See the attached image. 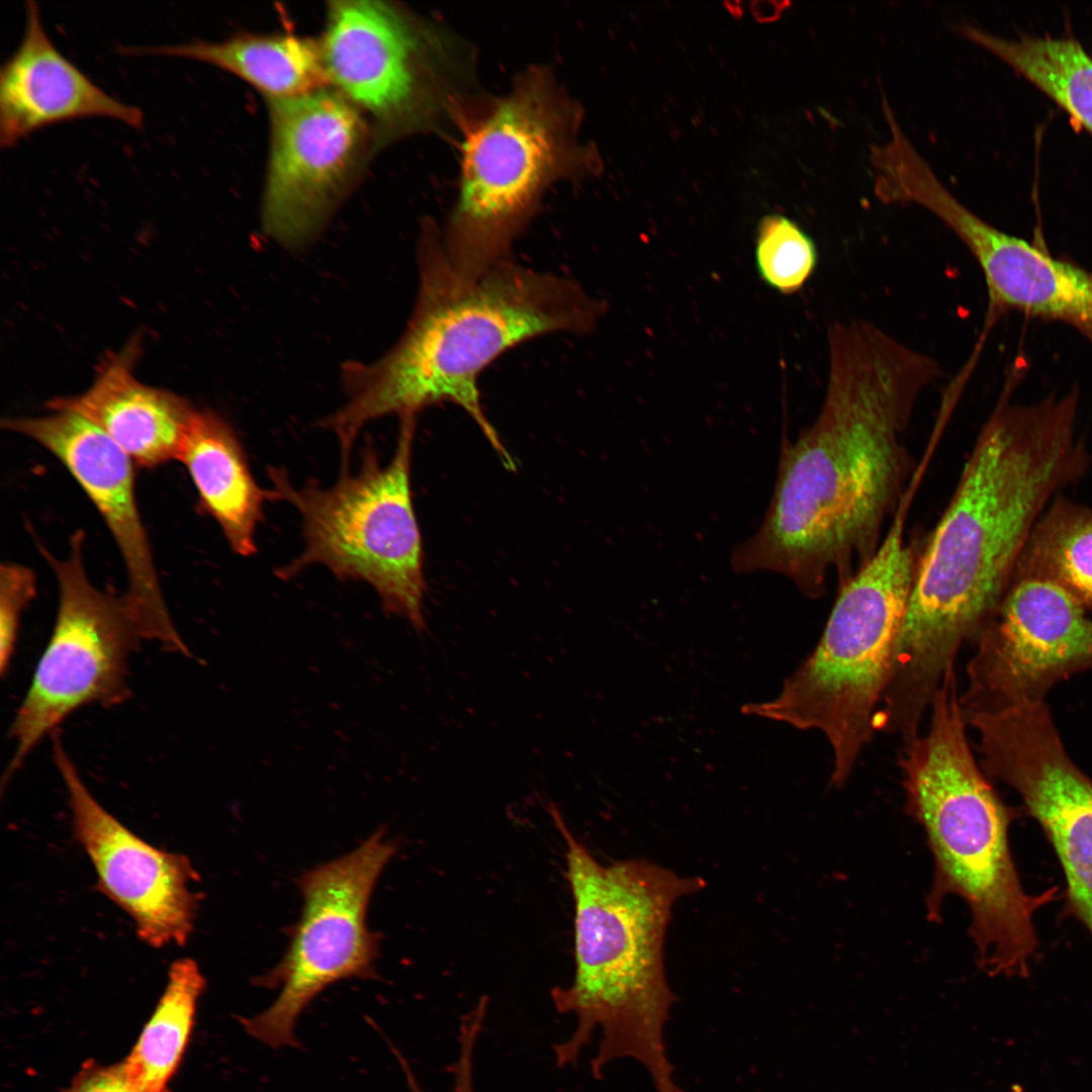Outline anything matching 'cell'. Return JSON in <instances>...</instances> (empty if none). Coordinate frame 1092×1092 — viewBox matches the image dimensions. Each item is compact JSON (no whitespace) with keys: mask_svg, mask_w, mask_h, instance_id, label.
I'll use <instances>...</instances> for the list:
<instances>
[{"mask_svg":"<svg viewBox=\"0 0 1092 1092\" xmlns=\"http://www.w3.org/2000/svg\"><path fill=\"white\" fill-rule=\"evenodd\" d=\"M26 20L17 50L0 69V145L11 148L58 122L102 116L140 128L143 111L97 86L48 36L37 4L25 3Z\"/></svg>","mask_w":1092,"mask_h":1092,"instance_id":"e0dca14e","label":"cell"},{"mask_svg":"<svg viewBox=\"0 0 1092 1092\" xmlns=\"http://www.w3.org/2000/svg\"><path fill=\"white\" fill-rule=\"evenodd\" d=\"M36 594L33 570L14 562L0 566V670L4 674L13 655L19 619Z\"/></svg>","mask_w":1092,"mask_h":1092,"instance_id":"484cf974","label":"cell"},{"mask_svg":"<svg viewBox=\"0 0 1092 1092\" xmlns=\"http://www.w3.org/2000/svg\"><path fill=\"white\" fill-rule=\"evenodd\" d=\"M378 829L350 853L317 866L298 881L302 914L282 960L256 979L278 988L273 1003L244 1019L247 1032L274 1048L297 1046L295 1024L309 1003L330 985L373 978L378 945L366 925L375 884L396 852Z\"/></svg>","mask_w":1092,"mask_h":1092,"instance_id":"30bf717a","label":"cell"},{"mask_svg":"<svg viewBox=\"0 0 1092 1092\" xmlns=\"http://www.w3.org/2000/svg\"><path fill=\"white\" fill-rule=\"evenodd\" d=\"M416 417L400 418L394 454L382 465L366 445L359 470L342 469L337 482L310 480L295 487L284 469L270 467L268 499L285 502L300 515L304 547L276 575L288 580L324 565L340 580L370 584L387 616L405 619L419 634L424 618V552L411 490Z\"/></svg>","mask_w":1092,"mask_h":1092,"instance_id":"ba28073f","label":"cell"},{"mask_svg":"<svg viewBox=\"0 0 1092 1092\" xmlns=\"http://www.w3.org/2000/svg\"><path fill=\"white\" fill-rule=\"evenodd\" d=\"M960 696L952 672L932 699L926 732L903 744L898 761L906 812L922 827L933 859L926 917L939 922L943 900L961 898L979 969L1025 979L1038 948L1034 914L1058 891L1024 890L1008 836L1018 812L977 762Z\"/></svg>","mask_w":1092,"mask_h":1092,"instance_id":"5b68a950","label":"cell"},{"mask_svg":"<svg viewBox=\"0 0 1092 1092\" xmlns=\"http://www.w3.org/2000/svg\"><path fill=\"white\" fill-rule=\"evenodd\" d=\"M54 758L68 792L75 836L96 872L98 890L130 916L145 943L184 945L197 907L189 859L149 844L105 810L57 736Z\"/></svg>","mask_w":1092,"mask_h":1092,"instance_id":"2e32d148","label":"cell"},{"mask_svg":"<svg viewBox=\"0 0 1092 1092\" xmlns=\"http://www.w3.org/2000/svg\"><path fill=\"white\" fill-rule=\"evenodd\" d=\"M2 428L25 436L53 454L95 505L123 560V595L141 639L157 640L190 655L164 600L134 490L133 461L103 431L69 411L8 418Z\"/></svg>","mask_w":1092,"mask_h":1092,"instance_id":"9a60e30c","label":"cell"},{"mask_svg":"<svg viewBox=\"0 0 1092 1092\" xmlns=\"http://www.w3.org/2000/svg\"><path fill=\"white\" fill-rule=\"evenodd\" d=\"M1051 96L1092 132V59L1070 37L1005 38L969 24L959 27Z\"/></svg>","mask_w":1092,"mask_h":1092,"instance_id":"603a6c76","label":"cell"},{"mask_svg":"<svg viewBox=\"0 0 1092 1092\" xmlns=\"http://www.w3.org/2000/svg\"><path fill=\"white\" fill-rule=\"evenodd\" d=\"M419 290L397 343L372 362L341 367L345 403L321 421L350 456L361 430L389 415L417 417L452 402L477 424L504 464L514 469L480 402L478 378L509 349L552 333L590 332L604 306L572 279L520 266L511 258L468 272L449 260L439 231L427 222L418 244Z\"/></svg>","mask_w":1092,"mask_h":1092,"instance_id":"3957f363","label":"cell"},{"mask_svg":"<svg viewBox=\"0 0 1092 1092\" xmlns=\"http://www.w3.org/2000/svg\"><path fill=\"white\" fill-rule=\"evenodd\" d=\"M69 1092H134L121 1065L89 1067L75 1079Z\"/></svg>","mask_w":1092,"mask_h":1092,"instance_id":"4316f807","label":"cell"},{"mask_svg":"<svg viewBox=\"0 0 1092 1092\" xmlns=\"http://www.w3.org/2000/svg\"><path fill=\"white\" fill-rule=\"evenodd\" d=\"M124 55H163L198 60L223 69L262 92L286 99L330 86L318 40L290 33L241 32L219 41L119 47Z\"/></svg>","mask_w":1092,"mask_h":1092,"instance_id":"44dd1931","label":"cell"},{"mask_svg":"<svg viewBox=\"0 0 1092 1092\" xmlns=\"http://www.w3.org/2000/svg\"><path fill=\"white\" fill-rule=\"evenodd\" d=\"M177 460L187 469L201 509L218 524L231 549L245 557L255 554V534L264 519L268 490L256 482L229 423L213 412L196 410Z\"/></svg>","mask_w":1092,"mask_h":1092,"instance_id":"ffe728a7","label":"cell"},{"mask_svg":"<svg viewBox=\"0 0 1092 1092\" xmlns=\"http://www.w3.org/2000/svg\"><path fill=\"white\" fill-rule=\"evenodd\" d=\"M754 262L760 279L778 292H798L813 274L818 251L814 241L795 221L767 214L756 229Z\"/></svg>","mask_w":1092,"mask_h":1092,"instance_id":"d4e9b609","label":"cell"},{"mask_svg":"<svg viewBox=\"0 0 1092 1092\" xmlns=\"http://www.w3.org/2000/svg\"><path fill=\"white\" fill-rule=\"evenodd\" d=\"M915 489L909 488L874 555L845 582L823 633L777 698L744 715L818 730L833 754L830 785L842 787L876 732L923 540L906 541Z\"/></svg>","mask_w":1092,"mask_h":1092,"instance_id":"8992f818","label":"cell"},{"mask_svg":"<svg viewBox=\"0 0 1092 1092\" xmlns=\"http://www.w3.org/2000/svg\"><path fill=\"white\" fill-rule=\"evenodd\" d=\"M85 534L75 532L70 553L58 559L39 546L59 584L53 634L11 725L12 776L36 744L66 717L89 704L124 701L127 659L141 639L123 596L96 587L83 559Z\"/></svg>","mask_w":1092,"mask_h":1092,"instance_id":"8fae6325","label":"cell"},{"mask_svg":"<svg viewBox=\"0 0 1092 1092\" xmlns=\"http://www.w3.org/2000/svg\"><path fill=\"white\" fill-rule=\"evenodd\" d=\"M982 768L1011 787L1066 880V910L1092 937V779L1070 758L1044 702L982 717Z\"/></svg>","mask_w":1092,"mask_h":1092,"instance_id":"4fadbf2b","label":"cell"},{"mask_svg":"<svg viewBox=\"0 0 1092 1092\" xmlns=\"http://www.w3.org/2000/svg\"><path fill=\"white\" fill-rule=\"evenodd\" d=\"M268 108L262 229L275 243L297 249L323 231L376 145L364 115L332 86L268 100Z\"/></svg>","mask_w":1092,"mask_h":1092,"instance_id":"7c38bea8","label":"cell"},{"mask_svg":"<svg viewBox=\"0 0 1092 1092\" xmlns=\"http://www.w3.org/2000/svg\"><path fill=\"white\" fill-rule=\"evenodd\" d=\"M1051 581L1092 616V508L1057 495L1034 525L1013 579Z\"/></svg>","mask_w":1092,"mask_h":1092,"instance_id":"cb8c5ba5","label":"cell"},{"mask_svg":"<svg viewBox=\"0 0 1092 1092\" xmlns=\"http://www.w3.org/2000/svg\"><path fill=\"white\" fill-rule=\"evenodd\" d=\"M318 44L330 86L364 115L376 146L429 127L452 105L453 41L393 2H330Z\"/></svg>","mask_w":1092,"mask_h":1092,"instance_id":"9c48e42d","label":"cell"},{"mask_svg":"<svg viewBox=\"0 0 1092 1092\" xmlns=\"http://www.w3.org/2000/svg\"><path fill=\"white\" fill-rule=\"evenodd\" d=\"M963 244L976 259L987 285L989 315L1012 309L1059 322L1092 345V272L1055 258L984 219L966 232Z\"/></svg>","mask_w":1092,"mask_h":1092,"instance_id":"ac0fdd59","label":"cell"},{"mask_svg":"<svg viewBox=\"0 0 1092 1092\" xmlns=\"http://www.w3.org/2000/svg\"><path fill=\"white\" fill-rule=\"evenodd\" d=\"M451 1092H475V1086L470 1080H459L452 1085Z\"/></svg>","mask_w":1092,"mask_h":1092,"instance_id":"83f0119b","label":"cell"},{"mask_svg":"<svg viewBox=\"0 0 1092 1092\" xmlns=\"http://www.w3.org/2000/svg\"><path fill=\"white\" fill-rule=\"evenodd\" d=\"M205 987L191 959L174 962L165 990L121 1068L134 1092H166L189 1040Z\"/></svg>","mask_w":1092,"mask_h":1092,"instance_id":"7402d4cb","label":"cell"},{"mask_svg":"<svg viewBox=\"0 0 1092 1092\" xmlns=\"http://www.w3.org/2000/svg\"><path fill=\"white\" fill-rule=\"evenodd\" d=\"M975 643L965 713L1044 702L1057 682L1092 668V616L1051 581L1015 578Z\"/></svg>","mask_w":1092,"mask_h":1092,"instance_id":"5bb4252c","label":"cell"},{"mask_svg":"<svg viewBox=\"0 0 1092 1092\" xmlns=\"http://www.w3.org/2000/svg\"><path fill=\"white\" fill-rule=\"evenodd\" d=\"M1006 386L982 427L954 492L924 538L886 698L925 711L1009 588L1020 553L1057 493L1092 456L1077 437L1079 395L1011 401Z\"/></svg>","mask_w":1092,"mask_h":1092,"instance_id":"7a4b0ae2","label":"cell"},{"mask_svg":"<svg viewBox=\"0 0 1092 1092\" xmlns=\"http://www.w3.org/2000/svg\"><path fill=\"white\" fill-rule=\"evenodd\" d=\"M579 121L550 74L533 70L469 130L458 200L442 237L457 268L481 272L509 259L545 190L597 170L595 154L578 143Z\"/></svg>","mask_w":1092,"mask_h":1092,"instance_id":"52a82bcc","label":"cell"},{"mask_svg":"<svg viewBox=\"0 0 1092 1092\" xmlns=\"http://www.w3.org/2000/svg\"><path fill=\"white\" fill-rule=\"evenodd\" d=\"M131 349L100 363L84 392L49 401L51 411L75 413L103 431L140 467L177 460L196 408L169 390L140 382Z\"/></svg>","mask_w":1092,"mask_h":1092,"instance_id":"d6986e66","label":"cell"},{"mask_svg":"<svg viewBox=\"0 0 1092 1092\" xmlns=\"http://www.w3.org/2000/svg\"><path fill=\"white\" fill-rule=\"evenodd\" d=\"M827 343L821 408L784 439L763 520L730 556L736 574H782L812 600L881 544L917 467L904 439L914 407L941 375L934 358L866 321L833 323Z\"/></svg>","mask_w":1092,"mask_h":1092,"instance_id":"6da1fadb","label":"cell"},{"mask_svg":"<svg viewBox=\"0 0 1092 1092\" xmlns=\"http://www.w3.org/2000/svg\"><path fill=\"white\" fill-rule=\"evenodd\" d=\"M548 809L565 843L574 904V976L551 997L559 1013L575 1018V1028L554 1046L556 1064H574L599 1031L594 1077L600 1079L612 1062L631 1058L646 1069L656 1092H684L664 1040L676 1000L665 977L664 936L674 903L702 890L706 881L644 859L602 864L557 807L551 803Z\"/></svg>","mask_w":1092,"mask_h":1092,"instance_id":"277c9868","label":"cell"}]
</instances>
